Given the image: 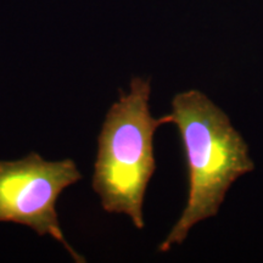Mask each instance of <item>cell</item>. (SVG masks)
Instances as JSON below:
<instances>
[{
	"label": "cell",
	"mask_w": 263,
	"mask_h": 263,
	"mask_svg": "<svg viewBox=\"0 0 263 263\" xmlns=\"http://www.w3.org/2000/svg\"><path fill=\"white\" fill-rule=\"evenodd\" d=\"M149 80L134 77L129 93L121 91L120 100L107 111L98 138L93 189L108 213L129 216L143 229V202L151 177L156 171L154 134L164 123H172L171 114L151 116Z\"/></svg>",
	"instance_id": "obj_2"
},
{
	"label": "cell",
	"mask_w": 263,
	"mask_h": 263,
	"mask_svg": "<svg viewBox=\"0 0 263 263\" xmlns=\"http://www.w3.org/2000/svg\"><path fill=\"white\" fill-rule=\"evenodd\" d=\"M82 179L73 161H45L31 153L18 161H0V222L27 226L39 236L60 241L77 263L85 258L62 233L57 202L60 194Z\"/></svg>",
	"instance_id": "obj_3"
},
{
	"label": "cell",
	"mask_w": 263,
	"mask_h": 263,
	"mask_svg": "<svg viewBox=\"0 0 263 263\" xmlns=\"http://www.w3.org/2000/svg\"><path fill=\"white\" fill-rule=\"evenodd\" d=\"M172 123L178 128L189 180L185 209L160 252L180 245L197 223L215 217L232 184L255 170L249 146L224 111L199 90L174 95Z\"/></svg>",
	"instance_id": "obj_1"
}]
</instances>
